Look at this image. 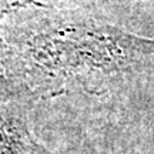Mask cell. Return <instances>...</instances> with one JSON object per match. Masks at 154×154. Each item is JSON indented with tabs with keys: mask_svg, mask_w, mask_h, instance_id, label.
<instances>
[{
	"mask_svg": "<svg viewBox=\"0 0 154 154\" xmlns=\"http://www.w3.org/2000/svg\"><path fill=\"white\" fill-rule=\"evenodd\" d=\"M2 38L19 87L37 91L101 82L154 61V40L33 2L5 11Z\"/></svg>",
	"mask_w": 154,
	"mask_h": 154,
	"instance_id": "obj_1",
	"label": "cell"
},
{
	"mask_svg": "<svg viewBox=\"0 0 154 154\" xmlns=\"http://www.w3.org/2000/svg\"><path fill=\"white\" fill-rule=\"evenodd\" d=\"M0 154H46L27 121L13 111L0 110Z\"/></svg>",
	"mask_w": 154,
	"mask_h": 154,
	"instance_id": "obj_2",
	"label": "cell"
},
{
	"mask_svg": "<svg viewBox=\"0 0 154 154\" xmlns=\"http://www.w3.org/2000/svg\"><path fill=\"white\" fill-rule=\"evenodd\" d=\"M17 87L19 83L13 69L10 49L0 36V99L7 97L11 91L17 90Z\"/></svg>",
	"mask_w": 154,
	"mask_h": 154,
	"instance_id": "obj_3",
	"label": "cell"
}]
</instances>
